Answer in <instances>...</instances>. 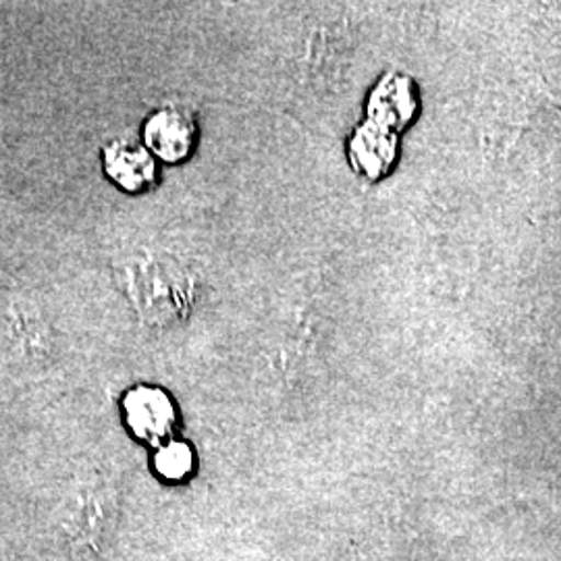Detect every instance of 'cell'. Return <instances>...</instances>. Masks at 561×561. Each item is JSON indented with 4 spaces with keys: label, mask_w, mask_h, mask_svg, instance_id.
I'll list each match as a JSON object with an SVG mask.
<instances>
[{
    "label": "cell",
    "mask_w": 561,
    "mask_h": 561,
    "mask_svg": "<svg viewBox=\"0 0 561 561\" xmlns=\"http://www.w3.org/2000/svg\"><path fill=\"white\" fill-rule=\"evenodd\" d=\"M129 428L146 442H161L175 426V405L157 387H138L125 398Z\"/></svg>",
    "instance_id": "3"
},
{
    "label": "cell",
    "mask_w": 561,
    "mask_h": 561,
    "mask_svg": "<svg viewBox=\"0 0 561 561\" xmlns=\"http://www.w3.org/2000/svg\"><path fill=\"white\" fill-rule=\"evenodd\" d=\"M192 449L185 443H169L164 445L157 458V466L162 474L180 479L185 472H190L192 468Z\"/></svg>",
    "instance_id": "4"
},
{
    "label": "cell",
    "mask_w": 561,
    "mask_h": 561,
    "mask_svg": "<svg viewBox=\"0 0 561 561\" xmlns=\"http://www.w3.org/2000/svg\"><path fill=\"white\" fill-rule=\"evenodd\" d=\"M106 178L127 194L148 192L159 180V164L150 150L138 141L117 140L102 150Z\"/></svg>",
    "instance_id": "2"
},
{
    "label": "cell",
    "mask_w": 561,
    "mask_h": 561,
    "mask_svg": "<svg viewBox=\"0 0 561 561\" xmlns=\"http://www.w3.org/2000/svg\"><path fill=\"white\" fill-rule=\"evenodd\" d=\"M141 138L154 159L187 161L198 144V123L181 106H162L144 121Z\"/></svg>",
    "instance_id": "1"
}]
</instances>
